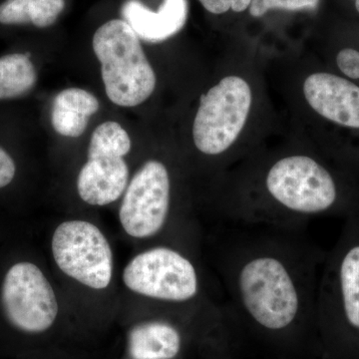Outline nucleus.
<instances>
[{
  "mask_svg": "<svg viewBox=\"0 0 359 359\" xmlns=\"http://www.w3.org/2000/svg\"><path fill=\"white\" fill-rule=\"evenodd\" d=\"M182 347L181 332L168 320L146 321L130 332L129 353L134 359H174Z\"/></svg>",
  "mask_w": 359,
  "mask_h": 359,
  "instance_id": "nucleus-13",
  "label": "nucleus"
},
{
  "mask_svg": "<svg viewBox=\"0 0 359 359\" xmlns=\"http://www.w3.org/2000/svg\"><path fill=\"white\" fill-rule=\"evenodd\" d=\"M208 13L222 15L233 11L235 13H244L249 9L252 0H199Z\"/></svg>",
  "mask_w": 359,
  "mask_h": 359,
  "instance_id": "nucleus-21",
  "label": "nucleus"
},
{
  "mask_svg": "<svg viewBox=\"0 0 359 359\" xmlns=\"http://www.w3.org/2000/svg\"><path fill=\"white\" fill-rule=\"evenodd\" d=\"M36 81V69L27 54H9L0 58V100L25 95Z\"/></svg>",
  "mask_w": 359,
  "mask_h": 359,
  "instance_id": "nucleus-15",
  "label": "nucleus"
},
{
  "mask_svg": "<svg viewBox=\"0 0 359 359\" xmlns=\"http://www.w3.org/2000/svg\"><path fill=\"white\" fill-rule=\"evenodd\" d=\"M335 63L340 72L349 80L359 79V50L346 47L335 55Z\"/></svg>",
  "mask_w": 359,
  "mask_h": 359,
  "instance_id": "nucleus-20",
  "label": "nucleus"
},
{
  "mask_svg": "<svg viewBox=\"0 0 359 359\" xmlns=\"http://www.w3.org/2000/svg\"><path fill=\"white\" fill-rule=\"evenodd\" d=\"M355 8L356 11H358V13H359V0H355Z\"/></svg>",
  "mask_w": 359,
  "mask_h": 359,
  "instance_id": "nucleus-23",
  "label": "nucleus"
},
{
  "mask_svg": "<svg viewBox=\"0 0 359 359\" xmlns=\"http://www.w3.org/2000/svg\"><path fill=\"white\" fill-rule=\"evenodd\" d=\"M304 229L219 223L212 236L224 308L273 339L316 323L327 255Z\"/></svg>",
  "mask_w": 359,
  "mask_h": 359,
  "instance_id": "nucleus-1",
  "label": "nucleus"
},
{
  "mask_svg": "<svg viewBox=\"0 0 359 359\" xmlns=\"http://www.w3.org/2000/svg\"><path fill=\"white\" fill-rule=\"evenodd\" d=\"M1 302L7 320L27 334L46 332L57 318L54 290L34 264L18 263L9 269L2 283Z\"/></svg>",
  "mask_w": 359,
  "mask_h": 359,
  "instance_id": "nucleus-10",
  "label": "nucleus"
},
{
  "mask_svg": "<svg viewBox=\"0 0 359 359\" xmlns=\"http://www.w3.org/2000/svg\"><path fill=\"white\" fill-rule=\"evenodd\" d=\"M320 2V0H252L249 13L252 18H261L271 11H314Z\"/></svg>",
  "mask_w": 359,
  "mask_h": 359,
  "instance_id": "nucleus-17",
  "label": "nucleus"
},
{
  "mask_svg": "<svg viewBox=\"0 0 359 359\" xmlns=\"http://www.w3.org/2000/svg\"><path fill=\"white\" fill-rule=\"evenodd\" d=\"M248 56H231L201 94L191 137L196 151L212 165V179L264 143L266 91L259 66Z\"/></svg>",
  "mask_w": 359,
  "mask_h": 359,
  "instance_id": "nucleus-3",
  "label": "nucleus"
},
{
  "mask_svg": "<svg viewBox=\"0 0 359 359\" xmlns=\"http://www.w3.org/2000/svg\"><path fill=\"white\" fill-rule=\"evenodd\" d=\"M98 109L96 97L86 90H63L54 99L52 126L62 136L76 138L84 133L90 116L95 114Z\"/></svg>",
  "mask_w": 359,
  "mask_h": 359,
  "instance_id": "nucleus-14",
  "label": "nucleus"
},
{
  "mask_svg": "<svg viewBox=\"0 0 359 359\" xmlns=\"http://www.w3.org/2000/svg\"><path fill=\"white\" fill-rule=\"evenodd\" d=\"M65 0H32V23L39 28L49 27L65 9Z\"/></svg>",
  "mask_w": 359,
  "mask_h": 359,
  "instance_id": "nucleus-18",
  "label": "nucleus"
},
{
  "mask_svg": "<svg viewBox=\"0 0 359 359\" xmlns=\"http://www.w3.org/2000/svg\"><path fill=\"white\" fill-rule=\"evenodd\" d=\"M131 150L128 133L117 122L108 121L99 125L92 134L88 156L117 155L124 157Z\"/></svg>",
  "mask_w": 359,
  "mask_h": 359,
  "instance_id": "nucleus-16",
  "label": "nucleus"
},
{
  "mask_svg": "<svg viewBox=\"0 0 359 359\" xmlns=\"http://www.w3.org/2000/svg\"><path fill=\"white\" fill-rule=\"evenodd\" d=\"M129 169L123 157L88 156L77 179L80 198L87 204L106 205L121 197L128 184Z\"/></svg>",
  "mask_w": 359,
  "mask_h": 359,
  "instance_id": "nucleus-11",
  "label": "nucleus"
},
{
  "mask_svg": "<svg viewBox=\"0 0 359 359\" xmlns=\"http://www.w3.org/2000/svg\"><path fill=\"white\" fill-rule=\"evenodd\" d=\"M188 11L187 0H163L157 11H150L139 0H128L123 6L122 15L139 39L158 43L181 32Z\"/></svg>",
  "mask_w": 359,
  "mask_h": 359,
  "instance_id": "nucleus-12",
  "label": "nucleus"
},
{
  "mask_svg": "<svg viewBox=\"0 0 359 359\" xmlns=\"http://www.w3.org/2000/svg\"><path fill=\"white\" fill-rule=\"evenodd\" d=\"M316 323L359 334V215H353L325 257L318 287Z\"/></svg>",
  "mask_w": 359,
  "mask_h": 359,
  "instance_id": "nucleus-5",
  "label": "nucleus"
},
{
  "mask_svg": "<svg viewBox=\"0 0 359 359\" xmlns=\"http://www.w3.org/2000/svg\"><path fill=\"white\" fill-rule=\"evenodd\" d=\"M171 207L169 169L159 160H149L127 187L120 208V222L131 237H154L166 226Z\"/></svg>",
  "mask_w": 359,
  "mask_h": 359,
  "instance_id": "nucleus-8",
  "label": "nucleus"
},
{
  "mask_svg": "<svg viewBox=\"0 0 359 359\" xmlns=\"http://www.w3.org/2000/svg\"><path fill=\"white\" fill-rule=\"evenodd\" d=\"M58 268L91 289L103 290L113 275L112 250L107 238L93 224L69 221L59 224L52 238Z\"/></svg>",
  "mask_w": 359,
  "mask_h": 359,
  "instance_id": "nucleus-7",
  "label": "nucleus"
},
{
  "mask_svg": "<svg viewBox=\"0 0 359 359\" xmlns=\"http://www.w3.org/2000/svg\"><path fill=\"white\" fill-rule=\"evenodd\" d=\"M292 85L290 104L297 117L309 113L337 126L359 130V86L348 78L299 67Z\"/></svg>",
  "mask_w": 359,
  "mask_h": 359,
  "instance_id": "nucleus-9",
  "label": "nucleus"
},
{
  "mask_svg": "<svg viewBox=\"0 0 359 359\" xmlns=\"http://www.w3.org/2000/svg\"><path fill=\"white\" fill-rule=\"evenodd\" d=\"M93 50L110 101L135 107L154 93L157 76L142 48L140 39L126 21L113 20L100 26L93 36Z\"/></svg>",
  "mask_w": 359,
  "mask_h": 359,
  "instance_id": "nucleus-4",
  "label": "nucleus"
},
{
  "mask_svg": "<svg viewBox=\"0 0 359 359\" xmlns=\"http://www.w3.org/2000/svg\"><path fill=\"white\" fill-rule=\"evenodd\" d=\"M212 188L221 223L304 229L342 208L337 175L301 136L273 147L262 144Z\"/></svg>",
  "mask_w": 359,
  "mask_h": 359,
  "instance_id": "nucleus-2",
  "label": "nucleus"
},
{
  "mask_svg": "<svg viewBox=\"0 0 359 359\" xmlns=\"http://www.w3.org/2000/svg\"><path fill=\"white\" fill-rule=\"evenodd\" d=\"M15 163L4 149L0 147V189L8 186L15 176Z\"/></svg>",
  "mask_w": 359,
  "mask_h": 359,
  "instance_id": "nucleus-22",
  "label": "nucleus"
},
{
  "mask_svg": "<svg viewBox=\"0 0 359 359\" xmlns=\"http://www.w3.org/2000/svg\"><path fill=\"white\" fill-rule=\"evenodd\" d=\"M32 0H6L0 4V23L14 25L32 23Z\"/></svg>",
  "mask_w": 359,
  "mask_h": 359,
  "instance_id": "nucleus-19",
  "label": "nucleus"
},
{
  "mask_svg": "<svg viewBox=\"0 0 359 359\" xmlns=\"http://www.w3.org/2000/svg\"><path fill=\"white\" fill-rule=\"evenodd\" d=\"M123 280L136 294L167 304H183L200 299V273L186 255L160 245L134 257Z\"/></svg>",
  "mask_w": 359,
  "mask_h": 359,
  "instance_id": "nucleus-6",
  "label": "nucleus"
}]
</instances>
